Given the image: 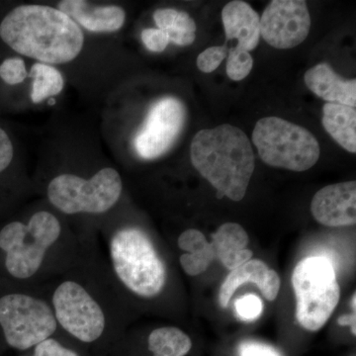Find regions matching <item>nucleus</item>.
Listing matches in <instances>:
<instances>
[{"mask_svg": "<svg viewBox=\"0 0 356 356\" xmlns=\"http://www.w3.org/2000/svg\"><path fill=\"white\" fill-rule=\"evenodd\" d=\"M0 41L23 57L46 65H63L83 49V30L58 8L22 4L0 19Z\"/></svg>", "mask_w": 356, "mask_h": 356, "instance_id": "nucleus-1", "label": "nucleus"}, {"mask_svg": "<svg viewBox=\"0 0 356 356\" xmlns=\"http://www.w3.org/2000/svg\"><path fill=\"white\" fill-rule=\"evenodd\" d=\"M191 163L217 191V197L242 200L254 175L255 159L250 139L229 124L199 131L191 142Z\"/></svg>", "mask_w": 356, "mask_h": 356, "instance_id": "nucleus-2", "label": "nucleus"}, {"mask_svg": "<svg viewBox=\"0 0 356 356\" xmlns=\"http://www.w3.org/2000/svg\"><path fill=\"white\" fill-rule=\"evenodd\" d=\"M110 254L115 273L129 290L146 298L163 291L166 280L165 264L142 229L117 231L110 243Z\"/></svg>", "mask_w": 356, "mask_h": 356, "instance_id": "nucleus-3", "label": "nucleus"}, {"mask_svg": "<svg viewBox=\"0 0 356 356\" xmlns=\"http://www.w3.org/2000/svg\"><path fill=\"white\" fill-rule=\"evenodd\" d=\"M252 138L262 161L273 168L305 172L320 159V144L315 136L280 117L257 121Z\"/></svg>", "mask_w": 356, "mask_h": 356, "instance_id": "nucleus-4", "label": "nucleus"}, {"mask_svg": "<svg viewBox=\"0 0 356 356\" xmlns=\"http://www.w3.org/2000/svg\"><path fill=\"white\" fill-rule=\"evenodd\" d=\"M292 286L296 297L297 322L309 332L322 329L341 296L331 262L318 257L302 259L293 271Z\"/></svg>", "mask_w": 356, "mask_h": 356, "instance_id": "nucleus-5", "label": "nucleus"}, {"mask_svg": "<svg viewBox=\"0 0 356 356\" xmlns=\"http://www.w3.org/2000/svg\"><path fill=\"white\" fill-rule=\"evenodd\" d=\"M60 234V224L50 212L35 213L28 224L9 222L0 231V248L6 254V266L13 277L27 280L43 264L47 250Z\"/></svg>", "mask_w": 356, "mask_h": 356, "instance_id": "nucleus-6", "label": "nucleus"}, {"mask_svg": "<svg viewBox=\"0 0 356 356\" xmlns=\"http://www.w3.org/2000/svg\"><path fill=\"white\" fill-rule=\"evenodd\" d=\"M122 188L119 172L105 168L89 179L70 173L58 175L49 184L47 194L50 202L65 214H102L117 203Z\"/></svg>", "mask_w": 356, "mask_h": 356, "instance_id": "nucleus-7", "label": "nucleus"}, {"mask_svg": "<svg viewBox=\"0 0 356 356\" xmlns=\"http://www.w3.org/2000/svg\"><path fill=\"white\" fill-rule=\"evenodd\" d=\"M0 325L9 346L26 350L49 339L57 330V320L42 300L9 294L0 298Z\"/></svg>", "mask_w": 356, "mask_h": 356, "instance_id": "nucleus-8", "label": "nucleus"}, {"mask_svg": "<svg viewBox=\"0 0 356 356\" xmlns=\"http://www.w3.org/2000/svg\"><path fill=\"white\" fill-rule=\"evenodd\" d=\"M57 322L83 343H90L102 336L105 316L88 291L79 283L65 281L53 296Z\"/></svg>", "mask_w": 356, "mask_h": 356, "instance_id": "nucleus-9", "label": "nucleus"}, {"mask_svg": "<svg viewBox=\"0 0 356 356\" xmlns=\"http://www.w3.org/2000/svg\"><path fill=\"white\" fill-rule=\"evenodd\" d=\"M186 120L184 103L175 97L154 102L134 140L138 156L144 159L161 158L170 151Z\"/></svg>", "mask_w": 356, "mask_h": 356, "instance_id": "nucleus-10", "label": "nucleus"}, {"mask_svg": "<svg viewBox=\"0 0 356 356\" xmlns=\"http://www.w3.org/2000/svg\"><path fill=\"white\" fill-rule=\"evenodd\" d=\"M261 37L269 46L286 50L303 43L311 29V16L303 0H273L261 18Z\"/></svg>", "mask_w": 356, "mask_h": 356, "instance_id": "nucleus-11", "label": "nucleus"}, {"mask_svg": "<svg viewBox=\"0 0 356 356\" xmlns=\"http://www.w3.org/2000/svg\"><path fill=\"white\" fill-rule=\"evenodd\" d=\"M311 211L327 227L353 226L356 222V182L327 185L312 199Z\"/></svg>", "mask_w": 356, "mask_h": 356, "instance_id": "nucleus-12", "label": "nucleus"}, {"mask_svg": "<svg viewBox=\"0 0 356 356\" xmlns=\"http://www.w3.org/2000/svg\"><path fill=\"white\" fill-rule=\"evenodd\" d=\"M57 6L79 27L93 33L119 31L126 21L125 10L120 6H95L83 0H64Z\"/></svg>", "mask_w": 356, "mask_h": 356, "instance_id": "nucleus-13", "label": "nucleus"}, {"mask_svg": "<svg viewBox=\"0 0 356 356\" xmlns=\"http://www.w3.org/2000/svg\"><path fill=\"white\" fill-rule=\"evenodd\" d=\"M247 282L257 284L264 298L268 301L275 300L280 293V278L276 271L269 268L266 262L250 259L247 264L232 270L227 276L220 288V305L226 308L236 290Z\"/></svg>", "mask_w": 356, "mask_h": 356, "instance_id": "nucleus-14", "label": "nucleus"}, {"mask_svg": "<svg viewBox=\"0 0 356 356\" xmlns=\"http://www.w3.org/2000/svg\"><path fill=\"white\" fill-rule=\"evenodd\" d=\"M227 41L238 40V48L247 51L254 50L261 39V17L250 4L234 0L222 11Z\"/></svg>", "mask_w": 356, "mask_h": 356, "instance_id": "nucleus-15", "label": "nucleus"}, {"mask_svg": "<svg viewBox=\"0 0 356 356\" xmlns=\"http://www.w3.org/2000/svg\"><path fill=\"white\" fill-rule=\"evenodd\" d=\"M307 88L318 97L329 103L346 105L353 107L356 105V81L355 79L346 81L337 74L327 64H318L307 70L304 76Z\"/></svg>", "mask_w": 356, "mask_h": 356, "instance_id": "nucleus-16", "label": "nucleus"}, {"mask_svg": "<svg viewBox=\"0 0 356 356\" xmlns=\"http://www.w3.org/2000/svg\"><path fill=\"white\" fill-rule=\"evenodd\" d=\"M248 243V233L241 225L226 222L217 229L210 243L216 259L232 271L252 259V252L247 248Z\"/></svg>", "mask_w": 356, "mask_h": 356, "instance_id": "nucleus-17", "label": "nucleus"}, {"mask_svg": "<svg viewBox=\"0 0 356 356\" xmlns=\"http://www.w3.org/2000/svg\"><path fill=\"white\" fill-rule=\"evenodd\" d=\"M323 126L339 146L350 153H356L355 108L327 103L323 108Z\"/></svg>", "mask_w": 356, "mask_h": 356, "instance_id": "nucleus-18", "label": "nucleus"}, {"mask_svg": "<svg viewBox=\"0 0 356 356\" xmlns=\"http://www.w3.org/2000/svg\"><path fill=\"white\" fill-rule=\"evenodd\" d=\"M154 20L172 43L185 47L195 41L196 23L188 13L172 8L159 9L154 13Z\"/></svg>", "mask_w": 356, "mask_h": 356, "instance_id": "nucleus-19", "label": "nucleus"}, {"mask_svg": "<svg viewBox=\"0 0 356 356\" xmlns=\"http://www.w3.org/2000/svg\"><path fill=\"white\" fill-rule=\"evenodd\" d=\"M147 348L153 356H185L191 350L192 341L177 327H159L149 334Z\"/></svg>", "mask_w": 356, "mask_h": 356, "instance_id": "nucleus-20", "label": "nucleus"}, {"mask_svg": "<svg viewBox=\"0 0 356 356\" xmlns=\"http://www.w3.org/2000/svg\"><path fill=\"white\" fill-rule=\"evenodd\" d=\"M28 76L31 77V100L35 104L62 92L65 79L53 65L36 63L33 65Z\"/></svg>", "mask_w": 356, "mask_h": 356, "instance_id": "nucleus-21", "label": "nucleus"}, {"mask_svg": "<svg viewBox=\"0 0 356 356\" xmlns=\"http://www.w3.org/2000/svg\"><path fill=\"white\" fill-rule=\"evenodd\" d=\"M254 60L250 51L242 50L235 47L229 49L228 60H227V74L232 81H240L252 72Z\"/></svg>", "mask_w": 356, "mask_h": 356, "instance_id": "nucleus-22", "label": "nucleus"}, {"mask_svg": "<svg viewBox=\"0 0 356 356\" xmlns=\"http://www.w3.org/2000/svg\"><path fill=\"white\" fill-rule=\"evenodd\" d=\"M28 77L26 63L20 57H8L0 63V83L6 86H19Z\"/></svg>", "mask_w": 356, "mask_h": 356, "instance_id": "nucleus-23", "label": "nucleus"}, {"mask_svg": "<svg viewBox=\"0 0 356 356\" xmlns=\"http://www.w3.org/2000/svg\"><path fill=\"white\" fill-rule=\"evenodd\" d=\"M215 259L214 250L209 243L201 252L182 254L180 257V264L188 275L196 276L205 273Z\"/></svg>", "mask_w": 356, "mask_h": 356, "instance_id": "nucleus-24", "label": "nucleus"}, {"mask_svg": "<svg viewBox=\"0 0 356 356\" xmlns=\"http://www.w3.org/2000/svg\"><path fill=\"white\" fill-rule=\"evenodd\" d=\"M226 56V44L210 47L198 56L196 65H197V67L201 72L210 74V72H214L220 67Z\"/></svg>", "mask_w": 356, "mask_h": 356, "instance_id": "nucleus-25", "label": "nucleus"}, {"mask_svg": "<svg viewBox=\"0 0 356 356\" xmlns=\"http://www.w3.org/2000/svg\"><path fill=\"white\" fill-rule=\"evenodd\" d=\"M15 146L10 134L0 125V175L6 172L13 165Z\"/></svg>", "mask_w": 356, "mask_h": 356, "instance_id": "nucleus-26", "label": "nucleus"}, {"mask_svg": "<svg viewBox=\"0 0 356 356\" xmlns=\"http://www.w3.org/2000/svg\"><path fill=\"white\" fill-rule=\"evenodd\" d=\"M238 316L245 321L255 320L261 315L264 306L261 300L255 295L248 294L236 301Z\"/></svg>", "mask_w": 356, "mask_h": 356, "instance_id": "nucleus-27", "label": "nucleus"}, {"mask_svg": "<svg viewBox=\"0 0 356 356\" xmlns=\"http://www.w3.org/2000/svg\"><path fill=\"white\" fill-rule=\"evenodd\" d=\"M178 247L186 254L201 252L209 245L205 236L198 229H189L184 232L178 238Z\"/></svg>", "mask_w": 356, "mask_h": 356, "instance_id": "nucleus-28", "label": "nucleus"}, {"mask_svg": "<svg viewBox=\"0 0 356 356\" xmlns=\"http://www.w3.org/2000/svg\"><path fill=\"white\" fill-rule=\"evenodd\" d=\"M140 37L147 50L154 53H161L170 43L168 35L158 28H147L143 30Z\"/></svg>", "mask_w": 356, "mask_h": 356, "instance_id": "nucleus-29", "label": "nucleus"}, {"mask_svg": "<svg viewBox=\"0 0 356 356\" xmlns=\"http://www.w3.org/2000/svg\"><path fill=\"white\" fill-rule=\"evenodd\" d=\"M34 348V355L33 356H79L76 351L65 348L58 341L51 339V337L44 339Z\"/></svg>", "mask_w": 356, "mask_h": 356, "instance_id": "nucleus-30", "label": "nucleus"}, {"mask_svg": "<svg viewBox=\"0 0 356 356\" xmlns=\"http://www.w3.org/2000/svg\"><path fill=\"white\" fill-rule=\"evenodd\" d=\"M242 356H277L270 348L261 344H247L241 350Z\"/></svg>", "mask_w": 356, "mask_h": 356, "instance_id": "nucleus-31", "label": "nucleus"}, {"mask_svg": "<svg viewBox=\"0 0 356 356\" xmlns=\"http://www.w3.org/2000/svg\"><path fill=\"white\" fill-rule=\"evenodd\" d=\"M339 325H350L351 334L353 336L356 334V320H355V312L353 314H350V315H344L341 316V318H339Z\"/></svg>", "mask_w": 356, "mask_h": 356, "instance_id": "nucleus-32", "label": "nucleus"}, {"mask_svg": "<svg viewBox=\"0 0 356 356\" xmlns=\"http://www.w3.org/2000/svg\"><path fill=\"white\" fill-rule=\"evenodd\" d=\"M355 301H356L355 294H353V302H351V305H353V310H355V308H356V306H355Z\"/></svg>", "mask_w": 356, "mask_h": 356, "instance_id": "nucleus-33", "label": "nucleus"}]
</instances>
